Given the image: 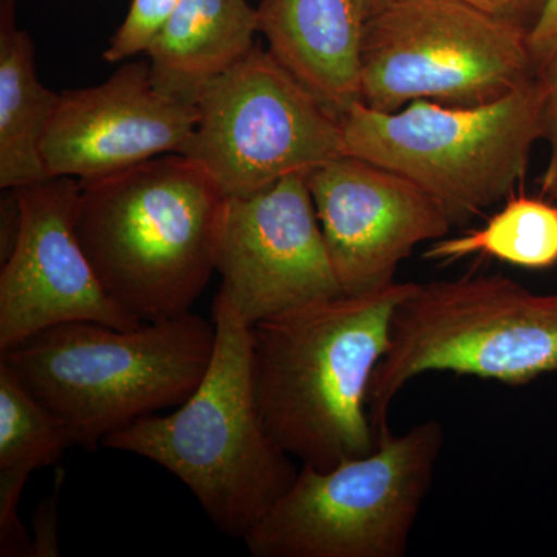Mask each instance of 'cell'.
Returning <instances> with one entry per match:
<instances>
[{"mask_svg": "<svg viewBox=\"0 0 557 557\" xmlns=\"http://www.w3.org/2000/svg\"><path fill=\"white\" fill-rule=\"evenodd\" d=\"M197 120V106L153 86L149 62H131L100 86L61 94L40 143L44 170L81 182L180 153Z\"/></svg>", "mask_w": 557, "mask_h": 557, "instance_id": "cell-13", "label": "cell"}, {"mask_svg": "<svg viewBox=\"0 0 557 557\" xmlns=\"http://www.w3.org/2000/svg\"><path fill=\"white\" fill-rule=\"evenodd\" d=\"M16 0H0V188L16 190L47 180L40 143L61 94L36 73L35 46L17 27Z\"/></svg>", "mask_w": 557, "mask_h": 557, "instance_id": "cell-16", "label": "cell"}, {"mask_svg": "<svg viewBox=\"0 0 557 557\" xmlns=\"http://www.w3.org/2000/svg\"><path fill=\"white\" fill-rule=\"evenodd\" d=\"M445 372L523 386L557 373V292L534 293L502 274L413 285L392 319L369 391L379 438L399 392Z\"/></svg>", "mask_w": 557, "mask_h": 557, "instance_id": "cell-5", "label": "cell"}, {"mask_svg": "<svg viewBox=\"0 0 557 557\" xmlns=\"http://www.w3.org/2000/svg\"><path fill=\"white\" fill-rule=\"evenodd\" d=\"M258 9L248 0H180L148 53L153 86L197 106L209 84L255 49Z\"/></svg>", "mask_w": 557, "mask_h": 557, "instance_id": "cell-15", "label": "cell"}, {"mask_svg": "<svg viewBox=\"0 0 557 557\" xmlns=\"http://www.w3.org/2000/svg\"><path fill=\"white\" fill-rule=\"evenodd\" d=\"M215 271L220 293L249 325L343 293L314 209L307 175L228 199Z\"/></svg>", "mask_w": 557, "mask_h": 557, "instance_id": "cell-11", "label": "cell"}, {"mask_svg": "<svg viewBox=\"0 0 557 557\" xmlns=\"http://www.w3.org/2000/svg\"><path fill=\"white\" fill-rule=\"evenodd\" d=\"M25 469H0V556L28 557L32 536L20 519L21 494L30 479Z\"/></svg>", "mask_w": 557, "mask_h": 557, "instance_id": "cell-20", "label": "cell"}, {"mask_svg": "<svg viewBox=\"0 0 557 557\" xmlns=\"http://www.w3.org/2000/svg\"><path fill=\"white\" fill-rule=\"evenodd\" d=\"M64 472L58 471V487L50 497L40 502L33 519L32 547L28 557L60 556V539H58V498Z\"/></svg>", "mask_w": 557, "mask_h": 557, "instance_id": "cell-23", "label": "cell"}, {"mask_svg": "<svg viewBox=\"0 0 557 557\" xmlns=\"http://www.w3.org/2000/svg\"><path fill=\"white\" fill-rule=\"evenodd\" d=\"M214 346V322L188 311L135 329L65 322L0 351V361L67 424L75 445L97 450L138 418L183 405Z\"/></svg>", "mask_w": 557, "mask_h": 557, "instance_id": "cell-4", "label": "cell"}, {"mask_svg": "<svg viewBox=\"0 0 557 557\" xmlns=\"http://www.w3.org/2000/svg\"><path fill=\"white\" fill-rule=\"evenodd\" d=\"M73 445L67 424L0 361V469L47 468Z\"/></svg>", "mask_w": 557, "mask_h": 557, "instance_id": "cell-18", "label": "cell"}, {"mask_svg": "<svg viewBox=\"0 0 557 557\" xmlns=\"http://www.w3.org/2000/svg\"><path fill=\"white\" fill-rule=\"evenodd\" d=\"M13 193L17 228L0 271V351L65 322L141 325L109 298L81 245L79 180L47 178Z\"/></svg>", "mask_w": 557, "mask_h": 557, "instance_id": "cell-10", "label": "cell"}, {"mask_svg": "<svg viewBox=\"0 0 557 557\" xmlns=\"http://www.w3.org/2000/svg\"><path fill=\"white\" fill-rule=\"evenodd\" d=\"M259 33L289 75L338 119L361 101L364 21L355 0H260Z\"/></svg>", "mask_w": 557, "mask_h": 557, "instance_id": "cell-14", "label": "cell"}, {"mask_svg": "<svg viewBox=\"0 0 557 557\" xmlns=\"http://www.w3.org/2000/svg\"><path fill=\"white\" fill-rule=\"evenodd\" d=\"M416 282L314 300L252 325V384L274 442L330 469L379 446L369 391L392 319Z\"/></svg>", "mask_w": 557, "mask_h": 557, "instance_id": "cell-1", "label": "cell"}, {"mask_svg": "<svg viewBox=\"0 0 557 557\" xmlns=\"http://www.w3.org/2000/svg\"><path fill=\"white\" fill-rule=\"evenodd\" d=\"M544 84V139L548 145V161L539 180L542 197L557 201V54L537 73Z\"/></svg>", "mask_w": 557, "mask_h": 557, "instance_id": "cell-21", "label": "cell"}, {"mask_svg": "<svg viewBox=\"0 0 557 557\" xmlns=\"http://www.w3.org/2000/svg\"><path fill=\"white\" fill-rule=\"evenodd\" d=\"M311 199L343 293L395 284L399 263L421 244L448 236V212L398 172L338 156L307 175Z\"/></svg>", "mask_w": 557, "mask_h": 557, "instance_id": "cell-12", "label": "cell"}, {"mask_svg": "<svg viewBox=\"0 0 557 557\" xmlns=\"http://www.w3.org/2000/svg\"><path fill=\"white\" fill-rule=\"evenodd\" d=\"M528 49L536 73L557 54V0H548L541 20L528 35Z\"/></svg>", "mask_w": 557, "mask_h": 557, "instance_id": "cell-24", "label": "cell"}, {"mask_svg": "<svg viewBox=\"0 0 557 557\" xmlns=\"http://www.w3.org/2000/svg\"><path fill=\"white\" fill-rule=\"evenodd\" d=\"M228 197L197 161L166 153L81 180L76 233L102 288L139 322L190 311L215 271Z\"/></svg>", "mask_w": 557, "mask_h": 557, "instance_id": "cell-2", "label": "cell"}, {"mask_svg": "<svg viewBox=\"0 0 557 557\" xmlns=\"http://www.w3.org/2000/svg\"><path fill=\"white\" fill-rule=\"evenodd\" d=\"M182 156L228 199L255 196L341 156V119L259 46L212 81Z\"/></svg>", "mask_w": 557, "mask_h": 557, "instance_id": "cell-9", "label": "cell"}, {"mask_svg": "<svg viewBox=\"0 0 557 557\" xmlns=\"http://www.w3.org/2000/svg\"><path fill=\"white\" fill-rule=\"evenodd\" d=\"M357 2L359 14L362 21H369L370 17L376 16L381 11L386 10L388 5L397 2V0H355Z\"/></svg>", "mask_w": 557, "mask_h": 557, "instance_id": "cell-25", "label": "cell"}, {"mask_svg": "<svg viewBox=\"0 0 557 557\" xmlns=\"http://www.w3.org/2000/svg\"><path fill=\"white\" fill-rule=\"evenodd\" d=\"M482 256L527 270L557 265V201L511 196L480 228L432 242L424 258L440 265Z\"/></svg>", "mask_w": 557, "mask_h": 557, "instance_id": "cell-17", "label": "cell"}, {"mask_svg": "<svg viewBox=\"0 0 557 557\" xmlns=\"http://www.w3.org/2000/svg\"><path fill=\"white\" fill-rule=\"evenodd\" d=\"M528 35L457 0H397L364 22L361 102L480 106L536 76Z\"/></svg>", "mask_w": 557, "mask_h": 557, "instance_id": "cell-8", "label": "cell"}, {"mask_svg": "<svg viewBox=\"0 0 557 557\" xmlns=\"http://www.w3.org/2000/svg\"><path fill=\"white\" fill-rule=\"evenodd\" d=\"M445 446L423 421L388 431L368 456L330 469L304 467L245 537L255 557H405Z\"/></svg>", "mask_w": 557, "mask_h": 557, "instance_id": "cell-7", "label": "cell"}, {"mask_svg": "<svg viewBox=\"0 0 557 557\" xmlns=\"http://www.w3.org/2000/svg\"><path fill=\"white\" fill-rule=\"evenodd\" d=\"M539 75L500 100L448 106L418 100L395 112L358 101L341 116V156L398 172L431 194L453 225L511 197L544 139Z\"/></svg>", "mask_w": 557, "mask_h": 557, "instance_id": "cell-6", "label": "cell"}, {"mask_svg": "<svg viewBox=\"0 0 557 557\" xmlns=\"http://www.w3.org/2000/svg\"><path fill=\"white\" fill-rule=\"evenodd\" d=\"M530 35L548 0H457Z\"/></svg>", "mask_w": 557, "mask_h": 557, "instance_id": "cell-22", "label": "cell"}, {"mask_svg": "<svg viewBox=\"0 0 557 557\" xmlns=\"http://www.w3.org/2000/svg\"><path fill=\"white\" fill-rule=\"evenodd\" d=\"M180 0H132L129 13L120 25L104 51L108 62L129 60L139 53H148L168 22L174 16Z\"/></svg>", "mask_w": 557, "mask_h": 557, "instance_id": "cell-19", "label": "cell"}, {"mask_svg": "<svg viewBox=\"0 0 557 557\" xmlns=\"http://www.w3.org/2000/svg\"><path fill=\"white\" fill-rule=\"evenodd\" d=\"M212 322L214 355L196 392L170 416L138 418L102 446L166 469L220 531L245 541L287 493L299 469L260 417L251 325L220 292Z\"/></svg>", "mask_w": 557, "mask_h": 557, "instance_id": "cell-3", "label": "cell"}]
</instances>
